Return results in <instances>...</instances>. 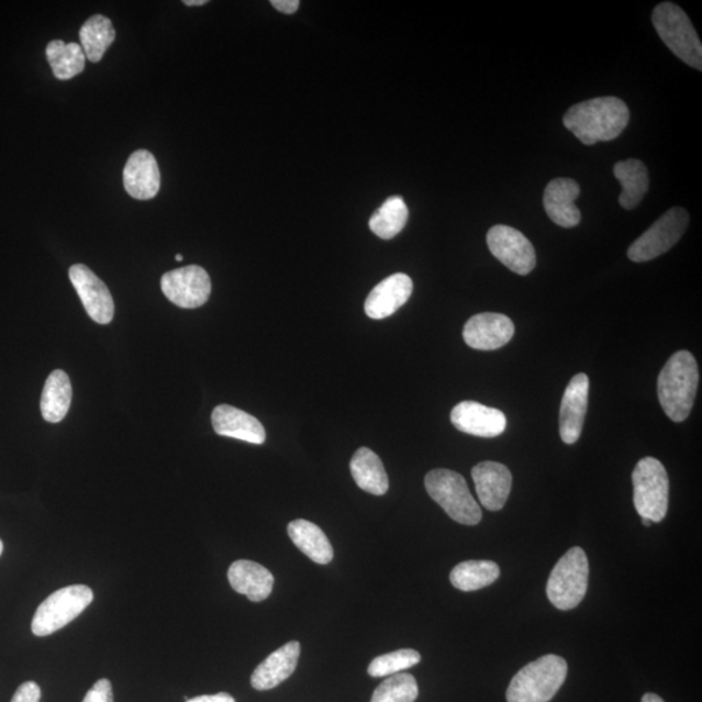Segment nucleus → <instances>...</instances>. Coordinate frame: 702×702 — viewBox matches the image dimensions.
Wrapping results in <instances>:
<instances>
[{"label": "nucleus", "mask_w": 702, "mask_h": 702, "mask_svg": "<svg viewBox=\"0 0 702 702\" xmlns=\"http://www.w3.org/2000/svg\"><path fill=\"white\" fill-rule=\"evenodd\" d=\"M420 694L417 683L410 673H394L376 688L371 702H414Z\"/></svg>", "instance_id": "nucleus-31"}, {"label": "nucleus", "mask_w": 702, "mask_h": 702, "mask_svg": "<svg viewBox=\"0 0 702 702\" xmlns=\"http://www.w3.org/2000/svg\"><path fill=\"white\" fill-rule=\"evenodd\" d=\"M409 209L400 196H393L374 212L370 219V230L382 239L397 236L408 223Z\"/></svg>", "instance_id": "nucleus-30"}, {"label": "nucleus", "mask_w": 702, "mask_h": 702, "mask_svg": "<svg viewBox=\"0 0 702 702\" xmlns=\"http://www.w3.org/2000/svg\"><path fill=\"white\" fill-rule=\"evenodd\" d=\"M642 702H665V701L661 698H659L658 694L647 693V694H644Z\"/></svg>", "instance_id": "nucleus-37"}, {"label": "nucleus", "mask_w": 702, "mask_h": 702, "mask_svg": "<svg viewBox=\"0 0 702 702\" xmlns=\"http://www.w3.org/2000/svg\"><path fill=\"white\" fill-rule=\"evenodd\" d=\"M73 402V386L68 375L55 370L48 376L41 399V413L48 423H59L66 417Z\"/></svg>", "instance_id": "nucleus-26"}, {"label": "nucleus", "mask_w": 702, "mask_h": 702, "mask_svg": "<svg viewBox=\"0 0 702 702\" xmlns=\"http://www.w3.org/2000/svg\"><path fill=\"white\" fill-rule=\"evenodd\" d=\"M82 702H113L112 686L109 679H101L91 688Z\"/></svg>", "instance_id": "nucleus-33"}, {"label": "nucleus", "mask_w": 702, "mask_h": 702, "mask_svg": "<svg viewBox=\"0 0 702 702\" xmlns=\"http://www.w3.org/2000/svg\"><path fill=\"white\" fill-rule=\"evenodd\" d=\"M46 56L53 74L58 80H70L80 75L87 63L83 49L77 44H66L62 40L49 42L46 47Z\"/></svg>", "instance_id": "nucleus-27"}, {"label": "nucleus", "mask_w": 702, "mask_h": 702, "mask_svg": "<svg viewBox=\"0 0 702 702\" xmlns=\"http://www.w3.org/2000/svg\"><path fill=\"white\" fill-rule=\"evenodd\" d=\"M699 387L698 361L687 350L678 352L658 376L659 403L672 422L690 416Z\"/></svg>", "instance_id": "nucleus-2"}, {"label": "nucleus", "mask_w": 702, "mask_h": 702, "mask_svg": "<svg viewBox=\"0 0 702 702\" xmlns=\"http://www.w3.org/2000/svg\"><path fill=\"white\" fill-rule=\"evenodd\" d=\"M41 688L37 683L26 682L18 688L11 702H40Z\"/></svg>", "instance_id": "nucleus-34"}, {"label": "nucleus", "mask_w": 702, "mask_h": 702, "mask_svg": "<svg viewBox=\"0 0 702 702\" xmlns=\"http://www.w3.org/2000/svg\"><path fill=\"white\" fill-rule=\"evenodd\" d=\"M183 4L186 5H204L208 4V0H183Z\"/></svg>", "instance_id": "nucleus-38"}, {"label": "nucleus", "mask_w": 702, "mask_h": 702, "mask_svg": "<svg viewBox=\"0 0 702 702\" xmlns=\"http://www.w3.org/2000/svg\"><path fill=\"white\" fill-rule=\"evenodd\" d=\"M580 187L576 180L556 179L549 182L544 193V208L553 223L562 229H573L581 214L576 205Z\"/></svg>", "instance_id": "nucleus-19"}, {"label": "nucleus", "mask_w": 702, "mask_h": 702, "mask_svg": "<svg viewBox=\"0 0 702 702\" xmlns=\"http://www.w3.org/2000/svg\"><path fill=\"white\" fill-rule=\"evenodd\" d=\"M500 567L492 561H465L450 572L453 587L463 592L481 590L500 578Z\"/></svg>", "instance_id": "nucleus-29"}, {"label": "nucleus", "mask_w": 702, "mask_h": 702, "mask_svg": "<svg viewBox=\"0 0 702 702\" xmlns=\"http://www.w3.org/2000/svg\"><path fill=\"white\" fill-rule=\"evenodd\" d=\"M489 250L514 274L526 276L534 271L536 253L524 234L512 226L494 225L487 234Z\"/></svg>", "instance_id": "nucleus-10"}, {"label": "nucleus", "mask_w": 702, "mask_h": 702, "mask_svg": "<svg viewBox=\"0 0 702 702\" xmlns=\"http://www.w3.org/2000/svg\"><path fill=\"white\" fill-rule=\"evenodd\" d=\"M230 584L234 591L245 594L253 602L265 601L272 593L275 578L271 571L257 562L239 559L229 570Z\"/></svg>", "instance_id": "nucleus-22"}, {"label": "nucleus", "mask_w": 702, "mask_h": 702, "mask_svg": "<svg viewBox=\"0 0 702 702\" xmlns=\"http://www.w3.org/2000/svg\"><path fill=\"white\" fill-rule=\"evenodd\" d=\"M301 655V644L289 642L281 648L269 655L264 662L258 665L252 676V686L258 691H268L280 686L297 669Z\"/></svg>", "instance_id": "nucleus-21"}, {"label": "nucleus", "mask_w": 702, "mask_h": 702, "mask_svg": "<svg viewBox=\"0 0 702 702\" xmlns=\"http://www.w3.org/2000/svg\"><path fill=\"white\" fill-rule=\"evenodd\" d=\"M636 512L651 523L662 522L669 508V478L658 459L639 460L633 473Z\"/></svg>", "instance_id": "nucleus-7"}, {"label": "nucleus", "mask_w": 702, "mask_h": 702, "mask_svg": "<svg viewBox=\"0 0 702 702\" xmlns=\"http://www.w3.org/2000/svg\"><path fill=\"white\" fill-rule=\"evenodd\" d=\"M690 223V215L682 208H672L629 246L628 258L636 264L656 259L669 252L682 238Z\"/></svg>", "instance_id": "nucleus-9"}, {"label": "nucleus", "mask_w": 702, "mask_h": 702, "mask_svg": "<svg viewBox=\"0 0 702 702\" xmlns=\"http://www.w3.org/2000/svg\"><path fill=\"white\" fill-rule=\"evenodd\" d=\"M424 484L431 499L437 502L453 521L466 526L480 523L483 513L477 500L472 498L463 475L439 468L427 473Z\"/></svg>", "instance_id": "nucleus-4"}, {"label": "nucleus", "mask_w": 702, "mask_h": 702, "mask_svg": "<svg viewBox=\"0 0 702 702\" xmlns=\"http://www.w3.org/2000/svg\"><path fill=\"white\" fill-rule=\"evenodd\" d=\"M562 657L546 655L524 666L510 683L508 702H549L556 697L567 677Z\"/></svg>", "instance_id": "nucleus-3"}, {"label": "nucleus", "mask_w": 702, "mask_h": 702, "mask_svg": "<svg viewBox=\"0 0 702 702\" xmlns=\"http://www.w3.org/2000/svg\"><path fill=\"white\" fill-rule=\"evenodd\" d=\"M642 520H643L642 522L644 526H647V527L651 526V522L649 520H644V517H642Z\"/></svg>", "instance_id": "nucleus-39"}, {"label": "nucleus", "mask_w": 702, "mask_h": 702, "mask_svg": "<svg viewBox=\"0 0 702 702\" xmlns=\"http://www.w3.org/2000/svg\"><path fill=\"white\" fill-rule=\"evenodd\" d=\"M187 702H236L230 693L220 692L216 694H203L194 699H188Z\"/></svg>", "instance_id": "nucleus-36"}, {"label": "nucleus", "mask_w": 702, "mask_h": 702, "mask_svg": "<svg viewBox=\"0 0 702 702\" xmlns=\"http://www.w3.org/2000/svg\"><path fill=\"white\" fill-rule=\"evenodd\" d=\"M2 553H3V543L2 541H0V556H2Z\"/></svg>", "instance_id": "nucleus-41"}, {"label": "nucleus", "mask_w": 702, "mask_h": 702, "mask_svg": "<svg viewBox=\"0 0 702 702\" xmlns=\"http://www.w3.org/2000/svg\"><path fill=\"white\" fill-rule=\"evenodd\" d=\"M614 176L622 186L620 203L623 209L634 210L643 201L649 189L648 169L644 163L637 159H628L616 163Z\"/></svg>", "instance_id": "nucleus-23"}, {"label": "nucleus", "mask_w": 702, "mask_h": 702, "mask_svg": "<svg viewBox=\"0 0 702 702\" xmlns=\"http://www.w3.org/2000/svg\"><path fill=\"white\" fill-rule=\"evenodd\" d=\"M163 293L181 309H198L209 301L211 280L208 271L200 266L174 269L161 276Z\"/></svg>", "instance_id": "nucleus-11"}, {"label": "nucleus", "mask_w": 702, "mask_h": 702, "mask_svg": "<svg viewBox=\"0 0 702 702\" xmlns=\"http://www.w3.org/2000/svg\"><path fill=\"white\" fill-rule=\"evenodd\" d=\"M590 379L586 374L573 376L567 386L559 411V435L567 445L576 444L583 431Z\"/></svg>", "instance_id": "nucleus-14"}, {"label": "nucleus", "mask_w": 702, "mask_h": 702, "mask_svg": "<svg viewBox=\"0 0 702 702\" xmlns=\"http://www.w3.org/2000/svg\"><path fill=\"white\" fill-rule=\"evenodd\" d=\"M354 481L364 491L382 495L388 492L389 479L381 459L371 449L360 448L354 454L350 463Z\"/></svg>", "instance_id": "nucleus-25"}, {"label": "nucleus", "mask_w": 702, "mask_h": 702, "mask_svg": "<svg viewBox=\"0 0 702 702\" xmlns=\"http://www.w3.org/2000/svg\"><path fill=\"white\" fill-rule=\"evenodd\" d=\"M471 473L481 505L491 512L503 509L512 492L513 477L509 468L498 463H481Z\"/></svg>", "instance_id": "nucleus-16"}, {"label": "nucleus", "mask_w": 702, "mask_h": 702, "mask_svg": "<svg viewBox=\"0 0 702 702\" xmlns=\"http://www.w3.org/2000/svg\"><path fill=\"white\" fill-rule=\"evenodd\" d=\"M182 259H183V257H182V255H181V254H177V255H176V260H177V261H181Z\"/></svg>", "instance_id": "nucleus-40"}, {"label": "nucleus", "mask_w": 702, "mask_h": 702, "mask_svg": "<svg viewBox=\"0 0 702 702\" xmlns=\"http://www.w3.org/2000/svg\"><path fill=\"white\" fill-rule=\"evenodd\" d=\"M212 427L219 436L241 439V442L261 445L266 442L264 425L245 411L230 405H219L212 411Z\"/></svg>", "instance_id": "nucleus-20"}, {"label": "nucleus", "mask_w": 702, "mask_h": 702, "mask_svg": "<svg viewBox=\"0 0 702 702\" xmlns=\"http://www.w3.org/2000/svg\"><path fill=\"white\" fill-rule=\"evenodd\" d=\"M656 31L672 54L692 68L702 69V46L690 18L671 2L658 4L654 11Z\"/></svg>", "instance_id": "nucleus-5"}, {"label": "nucleus", "mask_w": 702, "mask_h": 702, "mask_svg": "<svg viewBox=\"0 0 702 702\" xmlns=\"http://www.w3.org/2000/svg\"><path fill=\"white\" fill-rule=\"evenodd\" d=\"M271 4L275 10H278L286 15H292L298 9H300V2L298 0H271Z\"/></svg>", "instance_id": "nucleus-35"}, {"label": "nucleus", "mask_w": 702, "mask_h": 702, "mask_svg": "<svg viewBox=\"0 0 702 702\" xmlns=\"http://www.w3.org/2000/svg\"><path fill=\"white\" fill-rule=\"evenodd\" d=\"M420 651L414 649H400L392 654L376 657L368 666V673L374 678L394 676L403 670L413 668L421 662Z\"/></svg>", "instance_id": "nucleus-32"}, {"label": "nucleus", "mask_w": 702, "mask_h": 702, "mask_svg": "<svg viewBox=\"0 0 702 702\" xmlns=\"http://www.w3.org/2000/svg\"><path fill=\"white\" fill-rule=\"evenodd\" d=\"M124 188L136 200H152L159 193L160 171L155 156L147 151L134 152L124 168Z\"/></svg>", "instance_id": "nucleus-18"}, {"label": "nucleus", "mask_w": 702, "mask_h": 702, "mask_svg": "<svg viewBox=\"0 0 702 702\" xmlns=\"http://www.w3.org/2000/svg\"><path fill=\"white\" fill-rule=\"evenodd\" d=\"M413 280L405 274L389 276L368 294L365 311L368 317L381 321L399 311L413 294Z\"/></svg>", "instance_id": "nucleus-17"}, {"label": "nucleus", "mask_w": 702, "mask_h": 702, "mask_svg": "<svg viewBox=\"0 0 702 702\" xmlns=\"http://www.w3.org/2000/svg\"><path fill=\"white\" fill-rule=\"evenodd\" d=\"M629 122V110L622 99L601 97L581 102L566 112L564 124L584 145L613 141Z\"/></svg>", "instance_id": "nucleus-1"}, {"label": "nucleus", "mask_w": 702, "mask_h": 702, "mask_svg": "<svg viewBox=\"0 0 702 702\" xmlns=\"http://www.w3.org/2000/svg\"><path fill=\"white\" fill-rule=\"evenodd\" d=\"M116 38L112 21L103 15H94L87 20L80 30L81 47L87 59L101 62L105 52Z\"/></svg>", "instance_id": "nucleus-28"}, {"label": "nucleus", "mask_w": 702, "mask_h": 702, "mask_svg": "<svg viewBox=\"0 0 702 702\" xmlns=\"http://www.w3.org/2000/svg\"><path fill=\"white\" fill-rule=\"evenodd\" d=\"M514 324L506 315L483 312L468 319L464 328L465 343L477 350H498L514 336Z\"/></svg>", "instance_id": "nucleus-13"}, {"label": "nucleus", "mask_w": 702, "mask_h": 702, "mask_svg": "<svg viewBox=\"0 0 702 702\" xmlns=\"http://www.w3.org/2000/svg\"><path fill=\"white\" fill-rule=\"evenodd\" d=\"M94 593L91 588L83 584H75L62 588L49 594L42 602L32 621V631L35 636L44 637L66 627L93 602Z\"/></svg>", "instance_id": "nucleus-8"}, {"label": "nucleus", "mask_w": 702, "mask_h": 702, "mask_svg": "<svg viewBox=\"0 0 702 702\" xmlns=\"http://www.w3.org/2000/svg\"><path fill=\"white\" fill-rule=\"evenodd\" d=\"M69 279L73 281L78 297L81 298L88 315L99 324H109L115 314V303L105 283L83 265H75L69 269Z\"/></svg>", "instance_id": "nucleus-12"}, {"label": "nucleus", "mask_w": 702, "mask_h": 702, "mask_svg": "<svg viewBox=\"0 0 702 702\" xmlns=\"http://www.w3.org/2000/svg\"><path fill=\"white\" fill-rule=\"evenodd\" d=\"M450 421L464 434L479 437H498L506 430L505 414L499 409L464 401L452 410Z\"/></svg>", "instance_id": "nucleus-15"}, {"label": "nucleus", "mask_w": 702, "mask_h": 702, "mask_svg": "<svg viewBox=\"0 0 702 702\" xmlns=\"http://www.w3.org/2000/svg\"><path fill=\"white\" fill-rule=\"evenodd\" d=\"M288 535L292 542L311 561L328 565L333 559V548L327 535L316 524L296 520L289 523Z\"/></svg>", "instance_id": "nucleus-24"}, {"label": "nucleus", "mask_w": 702, "mask_h": 702, "mask_svg": "<svg viewBox=\"0 0 702 702\" xmlns=\"http://www.w3.org/2000/svg\"><path fill=\"white\" fill-rule=\"evenodd\" d=\"M590 578V564L586 551L581 548H571L559 559L553 569L546 594L553 605L559 610L576 609L588 590Z\"/></svg>", "instance_id": "nucleus-6"}]
</instances>
